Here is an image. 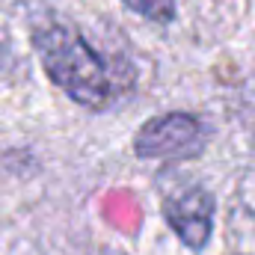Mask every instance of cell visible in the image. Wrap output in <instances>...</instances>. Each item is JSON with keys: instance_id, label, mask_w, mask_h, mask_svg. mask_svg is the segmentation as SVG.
Wrapping results in <instances>:
<instances>
[{"instance_id": "6da1fadb", "label": "cell", "mask_w": 255, "mask_h": 255, "mask_svg": "<svg viewBox=\"0 0 255 255\" xmlns=\"http://www.w3.org/2000/svg\"><path fill=\"white\" fill-rule=\"evenodd\" d=\"M33 48L39 54L45 74L74 104L86 110H104L110 104L113 83H110L107 63L74 27H65L57 21L39 24L33 33Z\"/></svg>"}, {"instance_id": "7a4b0ae2", "label": "cell", "mask_w": 255, "mask_h": 255, "mask_svg": "<svg viewBox=\"0 0 255 255\" xmlns=\"http://www.w3.org/2000/svg\"><path fill=\"white\" fill-rule=\"evenodd\" d=\"M208 130L190 113H163L148 119L133 136L139 157H193L205 148Z\"/></svg>"}, {"instance_id": "3957f363", "label": "cell", "mask_w": 255, "mask_h": 255, "mask_svg": "<svg viewBox=\"0 0 255 255\" xmlns=\"http://www.w3.org/2000/svg\"><path fill=\"white\" fill-rule=\"evenodd\" d=\"M163 217L169 229L178 235V241L190 247L193 253H199L205 250L214 232V196L196 184L184 187L163 202Z\"/></svg>"}, {"instance_id": "277c9868", "label": "cell", "mask_w": 255, "mask_h": 255, "mask_svg": "<svg viewBox=\"0 0 255 255\" xmlns=\"http://www.w3.org/2000/svg\"><path fill=\"white\" fill-rule=\"evenodd\" d=\"M130 12L142 15L154 24H172L175 21V0H122Z\"/></svg>"}]
</instances>
